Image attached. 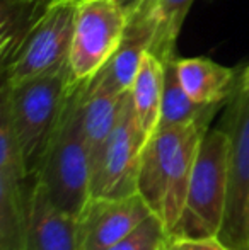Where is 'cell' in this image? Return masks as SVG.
<instances>
[{"label":"cell","mask_w":249,"mask_h":250,"mask_svg":"<svg viewBox=\"0 0 249 250\" xmlns=\"http://www.w3.org/2000/svg\"><path fill=\"white\" fill-rule=\"evenodd\" d=\"M206 129L196 123L157 128L142 150L138 194L169 231L183 214L193 165Z\"/></svg>","instance_id":"cell-1"},{"label":"cell","mask_w":249,"mask_h":250,"mask_svg":"<svg viewBox=\"0 0 249 250\" xmlns=\"http://www.w3.org/2000/svg\"><path fill=\"white\" fill-rule=\"evenodd\" d=\"M87 82L73 85L33 177L46 191L48 198L73 216H79L91 198V153L82 128Z\"/></svg>","instance_id":"cell-2"},{"label":"cell","mask_w":249,"mask_h":250,"mask_svg":"<svg viewBox=\"0 0 249 250\" xmlns=\"http://www.w3.org/2000/svg\"><path fill=\"white\" fill-rule=\"evenodd\" d=\"M75 83L68 63L14 85L3 83L0 109L9 116L31 179L36 175Z\"/></svg>","instance_id":"cell-3"},{"label":"cell","mask_w":249,"mask_h":250,"mask_svg":"<svg viewBox=\"0 0 249 250\" xmlns=\"http://www.w3.org/2000/svg\"><path fill=\"white\" fill-rule=\"evenodd\" d=\"M229 138L220 129H206L193 165L186 203L169 233L178 237H219L227 206Z\"/></svg>","instance_id":"cell-4"},{"label":"cell","mask_w":249,"mask_h":250,"mask_svg":"<svg viewBox=\"0 0 249 250\" xmlns=\"http://www.w3.org/2000/svg\"><path fill=\"white\" fill-rule=\"evenodd\" d=\"M77 0H53L2 62L3 83L14 85L68 63Z\"/></svg>","instance_id":"cell-5"},{"label":"cell","mask_w":249,"mask_h":250,"mask_svg":"<svg viewBox=\"0 0 249 250\" xmlns=\"http://www.w3.org/2000/svg\"><path fill=\"white\" fill-rule=\"evenodd\" d=\"M126 26L121 0H77L68 66L77 82L97 75L118 50Z\"/></svg>","instance_id":"cell-6"},{"label":"cell","mask_w":249,"mask_h":250,"mask_svg":"<svg viewBox=\"0 0 249 250\" xmlns=\"http://www.w3.org/2000/svg\"><path fill=\"white\" fill-rule=\"evenodd\" d=\"M147 140L128 90L116 126L91 167V196L123 198L138 192L140 158Z\"/></svg>","instance_id":"cell-7"},{"label":"cell","mask_w":249,"mask_h":250,"mask_svg":"<svg viewBox=\"0 0 249 250\" xmlns=\"http://www.w3.org/2000/svg\"><path fill=\"white\" fill-rule=\"evenodd\" d=\"M224 131L229 138L227 206L220 240L230 249L249 247V92L239 89L229 105Z\"/></svg>","instance_id":"cell-8"},{"label":"cell","mask_w":249,"mask_h":250,"mask_svg":"<svg viewBox=\"0 0 249 250\" xmlns=\"http://www.w3.org/2000/svg\"><path fill=\"white\" fill-rule=\"evenodd\" d=\"M31 182L9 116L0 109V250H23Z\"/></svg>","instance_id":"cell-9"},{"label":"cell","mask_w":249,"mask_h":250,"mask_svg":"<svg viewBox=\"0 0 249 250\" xmlns=\"http://www.w3.org/2000/svg\"><path fill=\"white\" fill-rule=\"evenodd\" d=\"M152 214L138 192L123 198L91 196L77 216L79 250H108Z\"/></svg>","instance_id":"cell-10"},{"label":"cell","mask_w":249,"mask_h":250,"mask_svg":"<svg viewBox=\"0 0 249 250\" xmlns=\"http://www.w3.org/2000/svg\"><path fill=\"white\" fill-rule=\"evenodd\" d=\"M157 22L156 0H135L126 7V26L120 46L96 75L103 85L118 94L132 89L143 56L154 46Z\"/></svg>","instance_id":"cell-11"},{"label":"cell","mask_w":249,"mask_h":250,"mask_svg":"<svg viewBox=\"0 0 249 250\" xmlns=\"http://www.w3.org/2000/svg\"><path fill=\"white\" fill-rule=\"evenodd\" d=\"M23 250H79L77 216L58 208L34 179L26 206Z\"/></svg>","instance_id":"cell-12"},{"label":"cell","mask_w":249,"mask_h":250,"mask_svg":"<svg viewBox=\"0 0 249 250\" xmlns=\"http://www.w3.org/2000/svg\"><path fill=\"white\" fill-rule=\"evenodd\" d=\"M125 94L108 89L96 77L87 82L82 102V128L91 153V167L116 126Z\"/></svg>","instance_id":"cell-13"},{"label":"cell","mask_w":249,"mask_h":250,"mask_svg":"<svg viewBox=\"0 0 249 250\" xmlns=\"http://www.w3.org/2000/svg\"><path fill=\"white\" fill-rule=\"evenodd\" d=\"M176 73L186 94L198 104H222L232 94L234 70L206 58H176Z\"/></svg>","instance_id":"cell-14"},{"label":"cell","mask_w":249,"mask_h":250,"mask_svg":"<svg viewBox=\"0 0 249 250\" xmlns=\"http://www.w3.org/2000/svg\"><path fill=\"white\" fill-rule=\"evenodd\" d=\"M220 104H198L191 99L183 89L176 73V58L164 62V85L162 99H160V118L157 128L166 126H180L196 123L208 128L213 114Z\"/></svg>","instance_id":"cell-15"},{"label":"cell","mask_w":249,"mask_h":250,"mask_svg":"<svg viewBox=\"0 0 249 250\" xmlns=\"http://www.w3.org/2000/svg\"><path fill=\"white\" fill-rule=\"evenodd\" d=\"M162 85L164 62L149 51L143 56L142 65H140L135 80L132 83V89H130V97H132L136 118L149 138L159 126Z\"/></svg>","instance_id":"cell-16"},{"label":"cell","mask_w":249,"mask_h":250,"mask_svg":"<svg viewBox=\"0 0 249 250\" xmlns=\"http://www.w3.org/2000/svg\"><path fill=\"white\" fill-rule=\"evenodd\" d=\"M193 0H156L157 7V34L150 53L159 60L176 58V40L184 22Z\"/></svg>","instance_id":"cell-17"},{"label":"cell","mask_w":249,"mask_h":250,"mask_svg":"<svg viewBox=\"0 0 249 250\" xmlns=\"http://www.w3.org/2000/svg\"><path fill=\"white\" fill-rule=\"evenodd\" d=\"M169 237V230L159 216H149L128 237L114 244L108 250H162Z\"/></svg>","instance_id":"cell-18"},{"label":"cell","mask_w":249,"mask_h":250,"mask_svg":"<svg viewBox=\"0 0 249 250\" xmlns=\"http://www.w3.org/2000/svg\"><path fill=\"white\" fill-rule=\"evenodd\" d=\"M162 250H234L220 237H178V235L169 233Z\"/></svg>","instance_id":"cell-19"},{"label":"cell","mask_w":249,"mask_h":250,"mask_svg":"<svg viewBox=\"0 0 249 250\" xmlns=\"http://www.w3.org/2000/svg\"><path fill=\"white\" fill-rule=\"evenodd\" d=\"M241 89L244 90V92H249V66L246 70H244L243 73V80H241Z\"/></svg>","instance_id":"cell-20"},{"label":"cell","mask_w":249,"mask_h":250,"mask_svg":"<svg viewBox=\"0 0 249 250\" xmlns=\"http://www.w3.org/2000/svg\"><path fill=\"white\" fill-rule=\"evenodd\" d=\"M246 250H249V249H246Z\"/></svg>","instance_id":"cell-21"},{"label":"cell","mask_w":249,"mask_h":250,"mask_svg":"<svg viewBox=\"0 0 249 250\" xmlns=\"http://www.w3.org/2000/svg\"><path fill=\"white\" fill-rule=\"evenodd\" d=\"M248 249H249V247H248Z\"/></svg>","instance_id":"cell-22"}]
</instances>
